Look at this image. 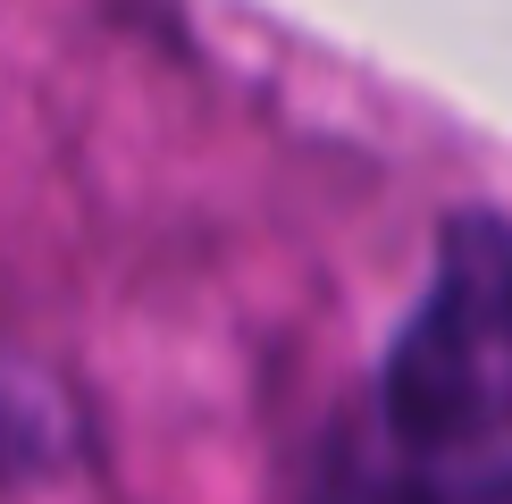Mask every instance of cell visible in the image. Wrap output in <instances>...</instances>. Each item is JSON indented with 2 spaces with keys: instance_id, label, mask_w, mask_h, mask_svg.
I'll use <instances>...</instances> for the list:
<instances>
[{
  "instance_id": "6da1fadb",
  "label": "cell",
  "mask_w": 512,
  "mask_h": 504,
  "mask_svg": "<svg viewBox=\"0 0 512 504\" xmlns=\"http://www.w3.org/2000/svg\"><path fill=\"white\" fill-rule=\"evenodd\" d=\"M387 420L420 454H471L512 429V227L462 219L437 244L387 353Z\"/></svg>"
},
{
  "instance_id": "7a4b0ae2",
  "label": "cell",
  "mask_w": 512,
  "mask_h": 504,
  "mask_svg": "<svg viewBox=\"0 0 512 504\" xmlns=\"http://www.w3.org/2000/svg\"><path fill=\"white\" fill-rule=\"evenodd\" d=\"M68 454V404L42 378H26L17 362H0V479L42 471Z\"/></svg>"
}]
</instances>
